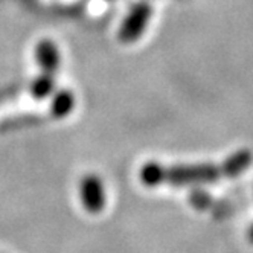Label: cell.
<instances>
[{
	"mask_svg": "<svg viewBox=\"0 0 253 253\" xmlns=\"http://www.w3.org/2000/svg\"><path fill=\"white\" fill-rule=\"evenodd\" d=\"M221 177V167L215 164H182L165 167V185L174 188L212 185Z\"/></svg>",
	"mask_w": 253,
	"mask_h": 253,
	"instance_id": "1",
	"label": "cell"
},
{
	"mask_svg": "<svg viewBox=\"0 0 253 253\" xmlns=\"http://www.w3.org/2000/svg\"><path fill=\"white\" fill-rule=\"evenodd\" d=\"M151 17H153V6L148 0H140V2L134 3L119 26L118 31L119 42L125 44L137 42L143 35V32L147 31Z\"/></svg>",
	"mask_w": 253,
	"mask_h": 253,
	"instance_id": "2",
	"label": "cell"
},
{
	"mask_svg": "<svg viewBox=\"0 0 253 253\" xmlns=\"http://www.w3.org/2000/svg\"><path fill=\"white\" fill-rule=\"evenodd\" d=\"M80 202L85 212L88 213H99L105 208V188L102 178L96 174H85L80 180L78 186Z\"/></svg>",
	"mask_w": 253,
	"mask_h": 253,
	"instance_id": "3",
	"label": "cell"
},
{
	"mask_svg": "<svg viewBox=\"0 0 253 253\" xmlns=\"http://www.w3.org/2000/svg\"><path fill=\"white\" fill-rule=\"evenodd\" d=\"M34 58L40 72H46V74L55 75L61 67V50L50 39H43L35 44Z\"/></svg>",
	"mask_w": 253,
	"mask_h": 253,
	"instance_id": "4",
	"label": "cell"
},
{
	"mask_svg": "<svg viewBox=\"0 0 253 253\" xmlns=\"http://www.w3.org/2000/svg\"><path fill=\"white\" fill-rule=\"evenodd\" d=\"M252 162H253V154H252L250 150L235 151L227 159H224V162L220 165L223 177L235 178V177L244 174L249 169V167L252 165Z\"/></svg>",
	"mask_w": 253,
	"mask_h": 253,
	"instance_id": "5",
	"label": "cell"
},
{
	"mask_svg": "<svg viewBox=\"0 0 253 253\" xmlns=\"http://www.w3.org/2000/svg\"><path fill=\"white\" fill-rule=\"evenodd\" d=\"M75 104H77V99H75L74 92H70L67 88H60V90H55L50 96L49 112L55 119H64L74 112Z\"/></svg>",
	"mask_w": 253,
	"mask_h": 253,
	"instance_id": "6",
	"label": "cell"
},
{
	"mask_svg": "<svg viewBox=\"0 0 253 253\" xmlns=\"http://www.w3.org/2000/svg\"><path fill=\"white\" fill-rule=\"evenodd\" d=\"M55 92V75L46 74V72H40L29 83V93L32 99L35 101H44L52 96V93Z\"/></svg>",
	"mask_w": 253,
	"mask_h": 253,
	"instance_id": "7",
	"label": "cell"
},
{
	"mask_svg": "<svg viewBox=\"0 0 253 253\" xmlns=\"http://www.w3.org/2000/svg\"><path fill=\"white\" fill-rule=\"evenodd\" d=\"M139 178L143 186L147 188H156L160 185H165V167L159 162H147L142 165L139 171Z\"/></svg>",
	"mask_w": 253,
	"mask_h": 253,
	"instance_id": "8",
	"label": "cell"
},
{
	"mask_svg": "<svg viewBox=\"0 0 253 253\" xmlns=\"http://www.w3.org/2000/svg\"><path fill=\"white\" fill-rule=\"evenodd\" d=\"M189 202L197 211H206L212 205V197L205 189H202V186H195L189 192Z\"/></svg>",
	"mask_w": 253,
	"mask_h": 253,
	"instance_id": "9",
	"label": "cell"
},
{
	"mask_svg": "<svg viewBox=\"0 0 253 253\" xmlns=\"http://www.w3.org/2000/svg\"><path fill=\"white\" fill-rule=\"evenodd\" d=\"M247 238H249V241L253 244V224L249 227V232H247Z\"/></svg>",
	"mask_w": 253,
	"mask_h": 253,
	"instance_id": "10",
	"label": "cell"
}]
</instances>
